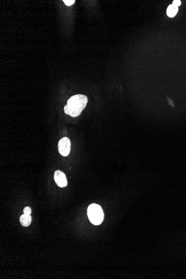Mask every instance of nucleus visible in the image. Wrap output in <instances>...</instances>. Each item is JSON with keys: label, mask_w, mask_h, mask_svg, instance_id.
<instances>
[{"label": "nucleus", "mask_w": 186, "mask_h": 279, "mask_svg": "<svg viewBox=\"0 0 186 279\" xmlns=\"http://www.w3.org/2000/svg\"><path fill=\"white\" fill-rule=\"evenodd\" d=\"M54 179L56 183L60 187H65L68 185V181L64 172L57 170L54 173Z\"/></svg>", "instance_id": "obj_4"}, {"label": "nucleus", "mask_w": 186, "mask_h": 279, "mask_svg": "<svg viewBox=\"0 0 186 279\" xmlns=\"http://www.w3.org/2000/svg\"><path fill=\"white\" fill-rule=\"evenodd\" d=\"M89 219L92 224L99 225L101 224L104 219V213L99 205L93 203L90 205L88 208Z\"/></svg>", "instance_id": "obj_2"}, {"label": "nucleus", "mask_w": 186, "mask_h": 279, "mask_svg": "<svg viewBox=\"0 0 186 279\" xmlns=\"http://www.w3.org/2000/svg\"><path fill=\"white\" fill-rule=\"evenodd\" d=\"M23 214L27 215H30L31 213V209L29 207H26L23 209Z\"/></svg>", "instance_id": "obj_8"}, {"label": "nucleus", "mask_w": 186, "mask_h": 279, "mask_svg": "<svg viewBox=\"0 0 186 279\" xmlns=\"http://www.w3.org/2000/svg\"><path fill=\"white\" fill-rule=\"evenodd\" d=\"M167 99H168V101L169 102L170 105L172 107H174V103H173V101H172L170 97H167Z\"/></svg>", "instance_id": "obj_10"}, {"label": "nucleus", "mask_w": 186, "mask_h": 279, "mask_svg": "<svg viewBox=\"0 0 186 279\" xmlns=\"http://www.w3.org/2000/svg\"><path fill=\"white\" fill-rule=\"evenodd\" d=\"M63 2H64V3L65 4L66 6H71V5L75 3V0H64Z\"/></svg>", "instance_id": "obj_7"}, {"label": "nucleus", "mask_w": 186, "mask_h": 279, "mask_svg": "<svg viewBox=\"0 0 186 279\" xmlns=\"http://www.w3.org/2000/svg\"><path fill=\"white\" fill-rule=\"evenodd\" d=\"M31 217L30 215L23 214L20 218V223L24 227L29 226L31 223Z\"/></svg>", "instance_id": "obj_5"}, {"label": "nucleus", "mask_w": 186, "mask_h": 279, "mask_svg": "<svg viewBox=\"0 0 186 279\" xmlns=\"http://www.w3.org/2000/svg\"><path fill=\"white\" fill-rule=\"evenodd\" d=\"M71 149L70 140L67 137H64L59 140L58 150L61 156L66 157L69 155Z\"/></svg>", "instance_id": "obj_3"}, {"label": "nucleus", "mask_w": 186, "mask_h": 279, "mask_svg": "<svg viewBox=\"0 0 186 279\" xmlns=\"http://www.w3.org/2000/svg\"><path fill=\"white\" fill-rule=\"evenodd\" d=\"M172 5H173L174 6H180V5H181V1L180 0H174L173 1V4Z\"/></svg>", "instance_id": "obj_9"}, {"label": "nucleus", "mask_w": 186, "mask_h": 279, "mask_svg": "<svg viewBox=\"0 0 186 279\" xmlns=\"http://www.w3.org/2000/svg\"><path fill=\"white\" fill-rule=\"evenodd\" d=\"M88 101V99L86 95L82 94L74 95L68 101L64 107V112L72 117H78L85 109Z\"/></svg>", "instance_id": "obj_1"}, {"label": "nucleus", "mask_w": 186, "mask_h": 279, "mask_svg": "<svg viewBox=\"0 0 186 279\" xmlns=\"http://www.w3.org/2000/svg\"><path fill=\"white\" fill-rule=\"evenodd\" d=\"M178 7L175 6L173 5H170L167 8V14L168 16L170 17H173L176 15L177 13L178 12Z\"/></svg>", "instance_id": "obj_6"}]
</instances>
